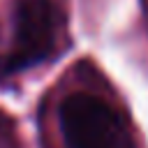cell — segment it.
<instances>
[{"instance_id":"cell-1","label":"cell","mask_w":148,"mask_h":148,"mask_svg":"<svg viewBox=\"0 0 148 148\" xmlns=\"http://www.w3.org/2000/svg\"><path fill=\"white\" fill-rule=\"evenodd\" d=\"M65 14L53 0H16L9 46L0 53V79L51 60L65 42Z\"/></svg>"},{"instance_id":"cell-2","label":"cell","mask_w":148,"mask_h":148,"mask_svg":"<svg viewBox=\"0 0 148 148\" xmlns=\"http://www.w3.org/2000/svg\"><path fill=\"white\" fill-rule=\"evenodd\" d=\"M67 148H136L125 118L92 92H74L58 109Z\"/></svg>"},{"instance_id":"cell-3","label":"cell","mask_w":148,"mask_h":148,"mask_svg":"<svg viewBox=\"0 0 148 148\" xmlns=\"http://www.w3.org/2000/svg\"><path fill=\"white\" fill-rule=\"evenodd\" d=\"M0 148H16V136L9 118L0 116Z\"/></svg>"}]
</instances>
